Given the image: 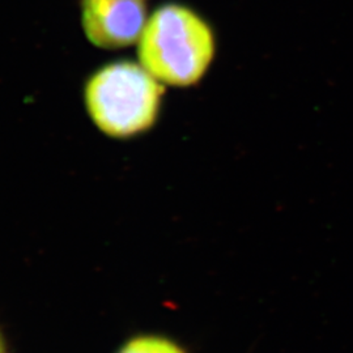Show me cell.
<instances>
[{
    "mask_svg": "<svg viewBox=\"0 0 353 353\" xmlns=\"http://www.w3.org/2000/svg\"><path fill=\"white\" fill-rule=\"evenodd\" d=\"M138 45L139 63L164 85L199 83L212 63V28L190 7L169 3L148 17Z\"/></svg>",
    "mask_w": 353,
    "mask_h": 353,
    "instance_id": "6da1fadb",
    "label": "cell"
},
{
    "mask_svg": "<svg viewBox=\"0 0 353 353\" xmlns=\"http://www.w3.org/2000/svg\"><path fill=\"white\" fill-rule=\"evenodd\" d=\"M164 84L140 63L114 62L97 70L85 85L89 117L108 137L126 139L150 130L157 121Z\"/></svg>",
    "mask_w": 353,
    "mask_h": 353,
    "instance_id": "7a4b0ae2",
    "label": "cell"
},
{
    "mask_svg": "<svg viewBox=\"0 0 353 353\" xmlns=\"http://www.w3.org/2000/svg\"><path fill=\"white\" fill-rule=\"evenodd\" d=\"M144 0H81V26L89 42L117 50L139 42L148 21Z\"/></svg>",
    "mask_w": 353,
    "mask_h": 353,
    "instance_id": "3957f363",
    "label": "cell"
},
{
    "mask_svg": "<svg viewBox=\"0 0 353 353\" xmlns=\"http://www.w3.org/2000/svg\"><path fill=\"white\" fill-rule=\"evenodd\" d=\"M114 353H189L176 339L157 332H139L122 341Z\"/></svg>",
    "mask_w": 353,
    "mask_h": 353,
    "instance_id": "277c9868",
    "label": "cell"
},
{
    "mask_svg": "<svg viewBox=\"0 0 353 353\" xmlns=\"http://www.w3.org/2000/svg\"><path fill=\"white\" fill-rule=\"evenodd\" d=\"M0 353H7V351H6V347H4V343H3V339H1V336H0Z\"/></svg>",
    "mask_w": 353,
    "mask_h": 353,
    "instance_id": "5b68a950",
    "label": "cell"
}]
</instances>
